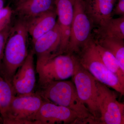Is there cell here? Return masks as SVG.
Masks as SVG:
<instances>
[{"label": "cell", "mask_w": 124, "mask_h": 124, "mask_svg": "<svg viewBox=\"0 0 124 124\" xmlns=\"http://www.w3.org/2000/svg\"><path fill=\"white\" fill-rule=\"evenodd\" d=\"M37 91L45 100L69 108L76 113L79 123H97L87 107L80 99L72 81H56L49 82Z\"/></svg>", "instance_id": "6da1fadb"}, {"label": "cell", "mask_w": 124, "mask_h": 124, "mask_svg": "<svg viewBox=\"0 0 124 124\" xmlns=\"http://www.w3.org/2000/svg\"><path fill=\"white\" fill-rule=\"evenodd\" d=\"M28 35L26 22L18 18L12 24L5 46L2 63V76L11 84L16 72L29 53Z\"/></svg>", "instance_id": "7a4b0ae2"}, {"label": "cell", "mask_w": 124, "mask_h": 124, "mask_svg": "<svg viewBox=\"0 0 124 124\" xmlns=\"http://www.w3.org/2000/svg\"><path fill=\"white\" fill-rule=\"evenodd\" d=\"M76 55L81 64L96 79L124 95V85L117 76L103 63L93 36Z\"/></svg>", "instance_id": "3957f363"}, {"label": "cell", "mask_w": 124, "mask_h": 124, "mask_svg": "<svg viewBox=\"0 0 124 124\" xmlns=\"http://www.w3.org/2000/svg\"><path fill=\"white\" fill-rule=\"evenodd\" d=\"M77 60L76 54L64 53L37 60L36 71L39 76V85L72 77Z\"/></svg>", "instance_id": "277c9868"}, {"label": "cell", "mask_w": 124, "mask_h": 124, "mask_svg": "<svg viewBox=\"0 0 124 124\" xmlns=\"http://www.w3.org/2000/svg\"><path fill=\"white\" fill-rule=\"evenodd\" d=\"M93 26L86 14L84 0H75L69 43L65 53H79L92 37Z\"/></svg>", "instance_id": "5b68a950"}, {"label": "cell", "mask_w": 124, "mask_h": 124, "mask_svg": "<svg viewBox=\"0 0 124 124\" xmlns=\"http://www.w3.org/2000/svg\"><path fill=\"white\" fill-rule=\"evenodd\" d=\"M72 78L80 99L99 123L100 115L97 101L96 79L81 64L78 58Z\"/></svg>", "instance_id": "8992f818"}, {"label": "cell", "mask_w": 124, "mask_h": 124, "mask_svg": "<svg viewBox=\"0 0 124 124\" xmlns=\"http://www.w3.org/2000/svg\"><path fill=\"white\" fill-rule=\"evenodd\" d=\"M44 99L37 92L23 95H15L3 124H31L30 120L37 112Z\"/></svg>", "instance_id": "52a82bcc"}, {"label": "cell", "mask_w": 124, "mask_h": 124, "mask_svg": "<svg viewBox=\"0 0 124 124\" xmlns=\"http://www.w3.org/2000/svg\"><path fill=\"white\" fill-rule=\"evenodd\" d=\"M96 83L99 124H123L124 104L117 101L116 94L109 87L97 79Z\"/></svg>", "instance_id": "ba28073f"}, {"label": "cell", "mask_w": 124, "mask_h": 124, "mask_svg": "<svg viewBox=\"0 0 124 124\" xmlns=\"http://www.w3.org/2000/svg\"><path fill=\"white\" fill-rule=\"evenodd\" d=\"M30 121L31 124H73L79 123V119L76 113L69 108L44 100Z\"/></svg>", "instance_id": "9c48e42d"}, {"label": "cell", "mask_w": 124, "mask_h": 124, "mask_svg": "<svg viewBox=\"0 0 124 124\" xmlns=\"http://www.w3.org/2000/svg\"><path fill=\"white\" fill-rule=\"evenodd\" d=\"M34 54L32 50L29 52L26 60L18 69L11 81L15 95H23L35 93L36 83Z\"/></svg>", "instance_id": "30bf717a"}, {"label": "cell", "mask_w": 124, "mask_h": 124, "mask_svg": "<svg viewBox=\"0 0 124 124\" xmlns=\"http://www.w3.org/2000/svg\"><path fill=\"white\" fill-rule=\"evenodd\" d=\"M75 0H55V9L61 33L59 54L65 53L69 43L74 13Z\"/></svg>", "instance_id": "8fae6325"}, {"label": "cell", "mask_w": 124, "mask_h": 124, "mask_svg": "<svg viewBox=\"0 0 124 124\" xmlns=\"http://www.w3.org/2000/svg\"><path fill=\"white\" fill-rule=\"evenodd\" d=\"M32 43V50L36 56L37 60L59 55L61 45V33L57 22L53 29Z\"/></svg>", "instance_id": "7c38bea8"}, {"label": "cell", "mask_w": 124, "mask_h": 124, "mask_svg": "<svg viewBox=\"0 0 124 124\" xmlns=\"http://www.w3.org/2000/svg\"><path fill=\"white\" fill-rule=\"evenodd\" d=\"M85 8L93 27L104 26L113 18L117 0H84Z\"/></svg>", "instance_id": "4fadbf2b"}, {"label": "cell", "mask_w": 124, "mask_h": 124, "mask_svg": "<svg viewBox=\"0 0 124 124\" xmlns=\"http://www.w3.org/2000/svg\"><path fill=\"white\" fill-rule=\"evenodd\" d=\"M55 0H17L14 3V14L27 21L40 14L55 9Z\"/></svg>", "instance_id": "5bb4252c"}, {"label": "cell", "mask_w": 124, "mask_h": 124, "mask_svg": "<svg viewBox=\"0 0 124 124\" xmlns=\"http://www.w3.org/2000/svg\"><path fill=\"white\" fill-rule=\"evenodd\" d=\"M57 17L55 8L26 21L28 33L31 37L32 43L55 27L57 23Z\"/></svg>", "instance_id": "9a60e30c"}, {"label": "cell", "mask_w": 124, "mask_h": 124, "mask_svg": "<svg viewBox=\"0 0 124 124\" xmlns=\"http://www.w3.org/2000/svg\"><path fill=\"white\" fill-rule=\"evenodd\" d=\"M95 38L113 37L124 40V16L111 19L104 26L94 30Z\"/></svg>", "instance_id": "2e32d148"}, {"label": "cell", "mask_w": 124, "mask_h": 124, "mask_svg": "<svg viewBox=\"0 0 124 124\" xmlns=\"http://www.w3.org/2000/svg\"><path fill=\"white\" fill-rule=\"evenodd\" d=\"M95 41L111 51L124 74V41L113 37L94 38Z\"/></svg>", "instance_id": "e0dca14e"}, {"label": "cell", "mask_w": 124, "mask_h": 124, "mask_svg": "<svg viewBox=\"0 0 124 124\" xmlns=\"http://www.w3.org/2000/svg\"><path fill=\"white\" fill-rule=\"evenodd\" d=\"M15 95L11 83L0 76V116L2 121L7 116L10 103Z\"/></svg>", "instance_id": "ac0fdd59"}, {"label": "cell", "mask_w": 124, "mask_h": 124, "mask_svg": "<svg viewBox=\"0 0 124 124\" xmlns=\"http://www.w3.org/2000/svg\"><path fill=\"white\" fill-rule=\"evenodd\" d=\"M95 42L98 52L103 63L110 71L117 76L124 86V74L115 56L108 49L96 41Z\"/></svg>", "instance_id": "d6986e66"}, {"label": "cell", "mask_w": 124, "mask_h": 124, "mask_svg": "<svg viewBox=\"0 0 124 124\" xmlns=\"http://www.w3.org/2000/svg\"><path fill=\"white\" fill-rule=\"evenodd\" d=\"M14 10L9 5L0 9V31H1L12 24Z\"/></svg>", "instance_id": "ffe728a7"}, {"label": "cell", "mask_w": 124, "mask_h": 124, "mask_svg": "<svg viewBox=\"0 0 124 124\" xmlns=\"http://www.w3.org/2000/svg\"><path fill=\"white\" fill-rule=\"evenodd\" d=\"M12 24L1 31H0V76H2V68L3 58L6 44L10 31Z\"/></svg>", "instance_id": "44dd1931"}, {"label": "cell", "mask_w": 124, "mask_h": 124, "mask_svg": "<svg viewBox=\"0 0 124 124\" xmlns=\"http://www.w3.org/2000/svg\"><path fill=\"white\" fill-rule=\"evenodd\" d=\"M114 15L124 16V0H117L113 12Z\"/></svg>", "instance_id": "7402d4cb"}, {"label": "cell", "mask_w": 124, "mask_h": 124, "mask_svg": "<svg viewBox=\"0 0 124 124\" xmlns=\"http://www.w3.org/2000/svg\"><path fill=\"white\" fill-rule=\"evenodd\" d=\"M4 7V0H0V9Z\"/></svg>", "instance_id": "603a6c76"}, {"label": "cell", "mask_w": 124, "mask_h": 124, "mask_svg": "<svg viewBox=\"0 0 124 124\" xmlns=\"http://www.w3.org/2000/svg\"><path fill=\"white\" fill-rule=\"evenodd\" d=\"M17 0H10V1H11L12 2H14V3H15Z\"/></svg>", "instance_id": "cb8c5ba5"}, {"label": "cell", "mask_w": 124, "mask_h": 124, "mask_svg": "<svg viewBox=\"0 0 124 124\" xmlns=\"http://www.w3.org/2000/svg\"></svg>", "instance_id": "d4e9b609"}, {"label": "cell", "mask_w": 124, "mask_h": 124, "mask_svg": "<svg viewBox=\"0 0 124 124\" xmlns=\"http://www.w3.org/2000/svg\"></svg>", "instance_id": "484cf974"}]
</instances>
